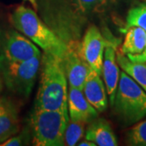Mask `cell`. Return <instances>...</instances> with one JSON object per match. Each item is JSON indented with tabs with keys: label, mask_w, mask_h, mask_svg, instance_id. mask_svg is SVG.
Listing matches in <instances>:
<instances>
[{
	"label": "cell",
	"mask_w": 146,
	"mask_h": 146,
	"mask_svg": "<svg viewBox=\"0 0 146 146\" xmlns=\"http://www.w3.org/2000/svg\"><path fill=\"white\" fill-rule=\"evenodd\" d=\"M40 68L41 80L34 109L68 111V83L63 58L44 52Z\"/></svg>",
	"instance_id": "6da1fadb"
},
{
	"label": "cell",
	"mask_w": 146,
	"mask_h": 146,
	"mask_svg": "<svg viewBox=\"0 0 146 146\" xmlns=\"http://www.w3.org/2000/svg\"><path fill=\"white\" fill-rule=\"evenodd\" d=\"M11 22L17 31L41 47L44 52L63 58L67 45L42 22L33 9L19 6L12 12Z\"/></svg>",
	"instance_id": "7a4b0ae2"
},
{
	"label": "cell",
	"mask_w": 146,
	"mask_h": 146,
	"mask_svg": "<svg viewBox=\"0 0 146 146\" xmlns=\"http://www.w3.org/2000/svg\"><path fill=\"white\" fill-rule=\"evenodd\" d=\"M112 106L127 126L133 125L146 117V92L123 70Z\"/></svg>",
	"instance_id": "3957f363"
},
{
	"label": "cell",
	"mask_w": 146,
	"mask_h": 146,
	"mask_svg": "<svg viewBox=\"0 0 146 146\" xmlns=\"http://www.w3.org/2000/svg\"><path fill=\"white\" fill-rule=\"evenodd\" d=\"M69 121L68 111L34 109L30 120L33 145H65L64 132Z\"/></svg>",
	"instance_id": "277c9868"
},
{
	"label": "cell",
	"mask_w": 146,
	"mask_h": 146,
	"mask_svg": "<svg viewBox=\"0 0 146 146\" xmlns=\"http://www.w3.org/2000/svg\"><path fill=\"white\" fill-rule=\"evenodd\" d=\"M42 56L26 61H11L0 54V77L14 94L29 97L40 69Z\"/></svg>",
	"instance_id": "5b68a950"
},
{
	"label": "cell",
	"mask_w": 146,
	"mask_h": 146,
	"mask_svg": "<svg viewBox=\"0 0 146 146\" xmlns=\"http://www.w3.org/2000/svg\"><path fill=\"white\" fill-rule=\"evenodd\" d=\"M0 54L11 61H26L42 56L38 47L16 30L4 32L0 38Z\"/></svg>",
	"instance_id": "8992f818"
},
{
	"label": "cell",
	"mask_w": 146,
	"mask_h": 146,
	"mask_svg": "<svg viewBox=\"0 0 146 146\" xmlns=\"http://www.w3.org/2000/svg\"><path fill=\"white\" fill-rule=\"evenodd\" d=\"M66 45L63 65L68 83L70 87L83 89L85 79L91 68L84 57L80 42L70 41Z\"/></svg>",
	"instance_id": "52a82bcc"
},
{
	"label": "cell",
	"mask_w": 146,
	"mask_h": 146,
	"mask_svg": "<svg viewBox=\"0 0 146 146\" xmlns=\"http://www.w3.org/2000/svg\"><path fill=\"white\" fill-rule=\"evenodd\" d=\"M80 43L84 57L88 64L102 76L103 55L107 40H106L98 27L91 25L87 29Z\"/></svg>",
	"instance_id": "ba28073f"
},
{
	"label": "cell",
	"mask_w": 146,
	"mask_h": 146,
	"mask_svg": "<svg viewBox=\"0 0 146 146\" xmlns=\"http://www.w3.org/2000/svg\"><path fill=\"white\" fill-rule=\"evenodd\" d=\"M116 54V44L115 42L107 41L103 55L102 76L111 106L114 102L120 76L119 66L117 62Z\"/></svg>",
	"instance_id": "9c48e42d"
},
{
	"label": "cell",
	"mask_w": 146,
	"mask_h": 146,
	"mask_svg": "<svg viewBox=\"0 0 146 146\" xmlns=\"http://www.w3.org/2000/svg\"><path fill=\"white\" fill-rule=\"evenodd\" d=\"M68 110L71 121L85 123L92 122L99 114L86 99L82 89L70 86L68 94Z\"/></svg>",
	"instance_id": "30bf717a"
},
{
	"label": "cell",
	"mask_w": 146,
	"mask_h": 146,
	"mask_svg": "<svg viewBox=\"0 0 146 146\" xmlns=\"http://www.w3.org/2000/svg\"><path fill=\"white\" fill-rule=\"evenodd\" d=\"M133 63H146V33L138 26H127L119 50Z\"/></svg>",
	"instance_id": "8fae6325"
},
{
	"label": "cell",
	"mask_w": 146,
	"mask_h": 146,
	"mask_svg": "<svg viewBox=\"0 0 146 146\" xmlns=\"http://www.w3.org/2000/svg\"><path fill=\"white\" fill-rule=\"evenodd\" d=\"M17 105L7 97H0V145L20 131Z\"/></svg>",
	"instance_id": "7c38bea8"
},
{
	"label": "cell",
	"mask_w": 146,
	"mask_h": 146,
	"mask_svg": "<svg viewBox=\"0 0 146 146\" xmlns=\"http://www.w3.org/2000/svg\"><path fill=\"white\" fill-rule=\"evenodd\" d=\"M84 94L90 104L99 113L104 112L108 106V95L101 75L90 69L84 84Z\"/></svg>",
	"instance_id": "4fadbf2b"
},
{
	"label": "cell",
	"mask_w": 146,
	"mask_h": 146,
	"mask_svg": "<svg viewBox=\"0 0 146 146\" xmlns=\"http://www.w3.org/2000/svg\"><path fill=\"white\" fill-rule=\"evenodd\" d=\"M84 138L98 146H116L118 141L110 123L103 118H96L89 123Z\"/></svg>",
	"instance_id": "5bb4252c"
},
{
	"label": "cell",
	"mask_w": 146,
	"mask_h": 146,
	"mask_svg": "<svg viewBox=\"0 0 146 146\" xmlns=\"http://www.w3.org/2000/svg\"><path fill=\"white\" fill-rule=\"evenodd\" d=\"M116 58L122 70L129 75L146 92V63L131 62L120 51H117Z\"/></svg>",
	"instance_id": "9a60e30c"
},
{
	"label": "cell",
	"mask_w": 146,
	"mask_h": 146,
	"mask_svg": "<svg viewBox=\"0 0 146 146\" xmlns=\"http://www.w3.org/2000/svg\"><path fill=\"white\" fill-rule=\"evenodd\" d=\"M126 144L131 146H146V118L133 124L127 131Z\"/></svg>",
	"instance_id": "2e32d148"
},
{
	"label": "cell",
	"mask_w": 146,
	"mask_h": 146,
	"mask_svg": "<svg viewBox=\"0 0 146 146\" xmlns=\"http://www.w3.org/2000/svg\"><path fill=\"white\" fill-rule=\"evenodd\" d=\"M113 0H72L76 10L81 14L89 15L104 11Z\"/></svg>",
	"instance_id": "e0dca14e"
},
{
	"label": "cell",
	"mask_w": 146,
	"mask_h": 146,
	"mask_svg": "<svg viewBox=\"0 0 146 146\" xmlns=\"http://www.w3.org/2000/svg\"><path fill=\"white\" fill-rule=\"evenodd\" d=\"M126 22L127 26H138L146 33V3H141L130 8Z\"/></svg>",
	"instance_id": "ac0fdd59"
},
{
	"label": "cell",
	"mask_w": 146,
	"mask_h": 146,
	"mask_svg": "<svg viewBox=\"0 0 146 146\" xmlns=\"http://www.w3.org/2000/svg\"><path fill=\"white\" fill-rule=\"evenodd\" d=\"M84 125L85 123L69 121L64 132V142L65 145H76L84 135Z\"/></svg>",
	"instance_id": "d6986e66"
},
{
	"label": "cell",
	"mask_w": 146,
	"mask_h": 146,
	"mask_svg": "<svg viewBox=\"0 0 146 146\" xmlns=\"http://www.w3.org/2000/svg\"><path fill=\"white\" fill-rule=\"evenodd\" d=\"M30 132L28 128H25L21 133H17L16 135L10 137L7 141L3 142L0 146H21L29 145L30 140Z\"/></svg>",
	"instance_id": "ffe728a7"
},
{
	"label": "cell",
	"mask_w": 146,
	"mask_h": 146,
	"mask_svg": "<svg viewBox=\"0 0 146 146\" xmlns=\"http://www.w3.org/2000/svg\"><path fill=\"white\" fill-rule=\"evenodd\" d=\"M76 145H79V146H97L95 143L92 142V141H89V140H86V139H85V140H84V141H79L78 144H77Z\"/></svg>",
	"instance_id": "44dd1931"
},
{
	"label": "cell",
	"mask_w": 146,
	"mask_h": 146,
	"mask_svg": "<svg viewBox=\"0 0 146 146\" xmlns=\"http://www.w3.org/2000/svg\"><path fill=\"white\" fill-rule=\"evenodd\" d=\"M25 1H28V2H29L30 3L32 4V6L36 9L37 8V3H36V0H25Z\"/></svg>",
	"instance_id": "7402d4cb"
},
{
	"label": "cell",
	"mask_w": 146,
	"mask_h": 146,
	"mask_svg": "<svg viewBox=\"0 0 146 146\" xmlns=\"http://www.w3.org/2000/svg\"><path fill=\"white\" fill-rule=\"evenodd\" d=\"M2 89H3V80H2V79L0 77V93L2 91Z\"/></svg>",
	"instance_id": "603a6c76"
}]
</instances>
